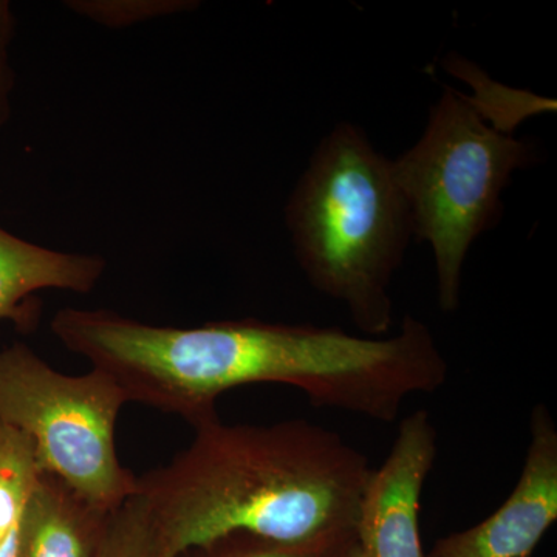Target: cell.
I'll list each match as a JSON object with an SVG mask.
<instances>
[{"instance_id":"6da1fadb","label":"cell","mask_w":557,"mask_h":557,"mask_svg":"<svg viewBox=\"0 0 557 557\" xmlns=\"http://www.w3.org/2000/svg\"><path fill=\"white\" fill-rule=\"evenodd\" d=\"M50 330L62 346L109 375L126 395L197 429L220 421L218 401L247 384L299 388L318 409L394 423L406 399L437 387V346L406 317L387 338L259 319L199 327L153 325L119 311L65 307Z\"/></svg>"},{"instance_id":"7a4b0ae2","label":"cell","mask_w":557,"mask_h":557,"mask_svg":"<svg viewBox=\"0 0 557 557\" xmlns=\"http://www.w3.org/2000/svg\"><path fill=\"white\" fill-rule=\"evenodd\" d=\"M373 468L332 429L311 421L197 429L166 467L138 478L137 494L172 555L231 533L310 544L357 537Z\"/></svg>"},{"instance_id":"3957f363","label":"cell","mask_w":557,"mask_h":557,"mask_svg":"<svg viewBox=\"0 0 557 557\" xmlns=\"http://www.w3.org/2000/svg\"><path fill=\"white\" fill-rule=\"evenodd\" d=\"M296 259L311 287L346 307L369 338L394 327L391 285L412 220L392 161L357 124H336L319 141L285 207Z\"/></svg>"},{"instance_id":"277c9868","label":"cell","mask_w":557,"mask_h":557,"mask_svg":"<svg viewBox=\"0 0 557 557\" xmlns=\"http://www.w3.org/2000/svg\"><path fill=\"white\" fill-rule=\"evenodd\" d=\"M391 161L413 237L434 252L438 307L453 313L469 248L500 220L502 194L516 171L536 163V146L493 129L467 95L446 87L423 135Z\"/></svg>"},{"instance_id":"5b68a950","label":"cell","mask_w":557,"mask_h":557,"mask_svg":"<svg viewBox=\"0 0 557 557\" xmlns=\"http://www.w3.org/2000/svg\"><path fill=\"white\" fill-rule=\"evenodd\" d=\"M127 398L100 370L65 375L25 344L0 350V421L30 440L39 469L115 511L138 478L116 453V420Z\"/></svg>"},{"instance_id":"8992f818","label":"cell","mask_w":557,"mask_h":557,"mask_svg":"<svg viewBox=\"0 0 557 557\" xmlns=\"http://www.w3.org/2000/svg\"><path fill=\"white\" fill-rule=\"evenodd\" d=\"M438 434L428 410L403 418L391 453L373 469L359 505L357 544L364 557H424L420 500L434 468Z\"/></svg>"},{"instance_id":"52a82bcc","label":"cell","mask_w":557,"mask_h":557,"mask_svg":"<svg viewBox=\"0 0 557 557\" xmlns=\"http://www.w3.org/2000/svg\"><path fill=\"white\" fill-rule=\"evenodd\" d=\"M531 440L518 485L496 512L438 539L424 557H530L557 520V426L547 406L530 417Z\"/></svg>"},{"instance_id":"ba28073f","label":"cell","mask_w":557,"mask_h":557,"mask_svg":"<svg viewBox=\"0 0 557 557\" xmlns=\"http://www.w3.org/2000/svg\"><path fill=\"white\" fill-rule=\"evenodd\" d=\"M106 271L108 262L100 255L57 251L0 228V321L32 332L40 318L36 293L89 295Z\"/></svg>"},{"instance_id":"9c48e42d","label":"cell","mask_w":557,"mask_h":557,"mask_svg":"<svg viewBox=\"0 0 557 557\" xmlns=\"http://www.w3.org/2000/svg\"><path fill=\"white\" fill-rule=\"evenodd\" d=\"M110 515L40 471L22 509L17 557H98Z\"/></svg>"},{"instance_id":"30bf717a","label":"cell","mask_w":557,"mask_h":557,"mask_svg":"<svg viewBox=\"0 0 557 557\" xmlns=\"http://www.w3.org/2000/svg\"><path fill=\"white\" fill-rule=\"evenodd\" d=\"M449 69L463 76L474 89V97H468L472 108L500 134L511 135V131L527 119L541 112H555L556 102L537 97L530 91L512 90L487 79L479 69L467 61L449 58Z\"/></svg>"},{"instance_id":"8fae6325","label":"cell","mask_w":557,"mask_h":557,"mask_svg":"<svg viewBox=\"0 0 557 557\" xmlns=\"http://www.w3.org/2000/svg\"><path fill=\"white\" fill-rule=\"evenodd\" d=\"M98 557H174L150 518L143 498L135 494L110 515L109 530Z\"/></svg>"},{"instance_id":"7c38bea8","label":"cell","mask_w":557,"mask_h":557,"mask_svg":"<svg viewBox=\"0 0 557 557\" xmlns=\"http://www.w3.org/2000/svg\"><path fill=\"white\" fill-rule=\"evenodd\" d=\"M357 537L284 544L249 533H231L180 553L183 557H343Z\"/></svg>"},{"instance_id":"4fadbf2b","label":"cell","mask_w":557,"mask_h":557,"mask_svg":"<svg viewBox=\"0 0 557 557\" xmlns=\"http://www.w3.org/2000/svg\"><path fill=\"white\" fill-rule=\"evenodd\" d=\"M199 5L190 0H69L65 9L108 28H126Z\"/></svg>"},{"instance_id":"5bb4252c","label":"cell","mask_w":557,"mask_h":557,"mask_svg":"<svg viewBox=\"0 0 557 557\" xmlns=\"http://www.w3.org/2000/svg\"><path fill=\"white\" fill-rule=\"evenodd\" d=\"M16 14L9 0H0V132L11 119V95L16 76L11 65V44L16 36Z\"/></svg>"},{"instance_id":"9a60e30c","label":"cell","mask_w":557,"mask_h":557,"mask_svg":"<svg viewBox=\"0 0 557 557\" xmlns=\"http://www.w3.org/2000/svg\"><path fill=\"white\" fill-rule=\"evenodd\" d=\"M17 547H20V523L0 542V557H17Z\"/></svg>"},{"instance_id":"2e32d148","label":"cell","mask_w":557,"mask_h":557,"mask_svg":"<svg viewBox=\"0 0 557 557\" xmlns=\"http://www.w3.org/2000/svg\"><path fill=\"white\" fill-rule=\"evenodd\" d=\"M343 557H364L362 556L361 549H359L357 541L350 545V548L347 549L346 555Z\"/></svg>"}]
</instances>
